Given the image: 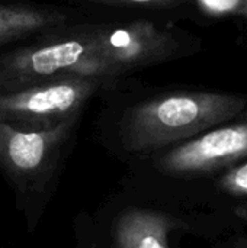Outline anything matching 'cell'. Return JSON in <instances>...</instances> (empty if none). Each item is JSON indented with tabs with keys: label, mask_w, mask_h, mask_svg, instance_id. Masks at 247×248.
Instances as JSON below:
<instances>
[{
	"label": "cell",
	"mask_w": 247,
	"mask_h": 248,
	"mask_svg": "<svg viewBox=\"0 0 247 248\" xmlns=\"http://www.w3.org/2000/svg\"><path fill=\"white\" fill-rule=\"evenodd\" d=\"M191 38L159 15L87 12L0 52V83L79 76L121 83L192 52Z\"/></svg>",
	"instance_id": "6da1fadb"
},
{
	"label": "cell",
	"mask_w": 247,
	"mask_h": 248,
	"mask_svg": "<svg viewBox=\"0 0 247 248\" xmlns=\"http://www.w3.org/2000/svg\"><path fill=\"white\" fill-rule=\"evenodd\" d=\"M103 131L124 153L151 155L191 140L245 112L237 94L189 89H156L130 78L102 97Z\"/></svg>",
	"instance_id": "7a4b0ae2"
},
{
	"label": "cell",
	"mask_w": 247,
	"mask_h": 248,
	"mask_svg": "<svg viewBox=\"0 0 247 248\" xmlns=\"http://www.w3.org/2000/svg\"><path fill=\"white\" fill-rule=\"evenodd\" d=\"M116 84L79 76L0 83V122L20 129L54 128L82 118L95 99Z\"/></svg>",
	"instance_id": "3957f363"
},
{
	"label": "cell",
	"mask_w": 247,
	"mask_h": 248,
	"mask_svg": "<svg viewBox=\"0 0 247 248\" xmlns=\"http://www.w3.org/2000/svg\"><path fill=\"white\" fill-rule=\"evenodd\" d=\"M80 119L47 129H20L0 122V170L16 180L39 179L58 161Z\"/></svg>",
	"instance_id": "277c9868"
},
{
	"label": "cell",
	"mask_w": 247,
	"mask_h": 248,
	"mask_svg": "<svg viewBox=\"0 0 247 248\" xmlns=\"http://www.w3.org/2000/svg\"><path fill=\"white\" fill-rule=\"evenodd\" d=\"M156 167L173 176L211 173L247 157V121L208 129L159 151Z\"/></svg>",
	"instance_id": "5b68a950"
},
{
	"label": "cell",
	"mask_w": 247,
	"mask_h": 248,
	"mask_svg": "<svg viewBox=\"0 0 247 248\" xmlns=\"http://www.w3.org/2000/svg\"><path fill=\"white\" fill-rule=\"evenodd\" d=\"M84 13L60 3L0 1V52Z\"/></svg>",
	"instance_id": "8992f818"
},
{
	"label": "cell",
	"mask_w": 247,
	"mask_h": 248,
	"mask_svg": "<svg viewBox=\"0 0 247 248\" xmlns=\"http://www.w3.org/2000/svg\"><path fill=\"white\" fill-rule=\"evenodd\" d=\"M183 224L169 214L131 209L114 227L115 248H170L169 232Z\"/></svg>",
	"instance_id": "52a82bcc"
},
{
	"label": "cell",
	"mask_w": 247,
	"mask_h": 248,
	"mask_svg": "<svg viewBox=\"0 0 247 248\" xmlns=\"http://www.w3.org/2000/svg\"><path fill=\"white\" fill-rule=\"evenodd\" d=\"M189 0H60V4L92 13L159 15L176 10Z\"/></svg>",
	"instance_id": "ba28073f"
},
{
	"label": "cell",
	"mask_w": 247,
	"mask_h": 248,
	"mask_svg": "<svg viewBox=\"0 0 247 248\" xmlns=\"http://www.w3.org/2000/svg\"><path fill=\"white\" fill-rule=\"evenodd\" d=\"M223 190L234 196H247V163L227 171L220 182Z\"/></svg>",
	"instance_id": "9c48e42d"
},
{
	"label": "cell",
	"mask_w": 247,
	"mask_h": 248,
	"mask_svg": "<svg viewBox=\"0 0 247 248\" xmlns=\"http://www.w3.org/2000/svg\"><path fill=\"white\" fill-rule=\"evenodd\" d=\"M201 10L211 16L245 13L246 0H195Z\"/></svg>",
	"instance_id": "30bf717a"
},
{
	"label": "cell",
	"mask_w": 247,
	"mask_h": 248,
	"mask_svg": "<svg viewBox=\"0 0 247 248\" xmlns=\"http://www.w3.org/2000/svg\"><path fill=\"white\" fill-rule=\"evenodd\" d=\"M245 16H247V0H246V7H245V13H243Z\"/></svg>",
	"instance_id": "8fae6325"
},
{
	"label": "cell",
	"mask_w": 247,
	"mask_h": 248,
	"mask_svg": "<svg viewBox=\"0 0 247 248\" xmlns=\"http://www.w3.org/2000/svg\"><path fill=\"white\" fill-rule=\"evenodd\" d=\"M0 1H15V0H0Z\"/></svg>",
	"instance_id": "7c38bea8"
},
{
	"label": "cell",
	"mask_w": 247,
	"mask_h": 248,
	"mask_svg": "<svg viewBox=\"0 0 247 248\" xmlns=\"http://www.w3.org/2000/svg\"><path fill=\"white\" fill-rule=\"evenodd\" d=\"M237 248H247V247H243V246H240V247H237Z\"/></svg>",
	"instance_id": "4fadbf2b"
}]
</instances>
